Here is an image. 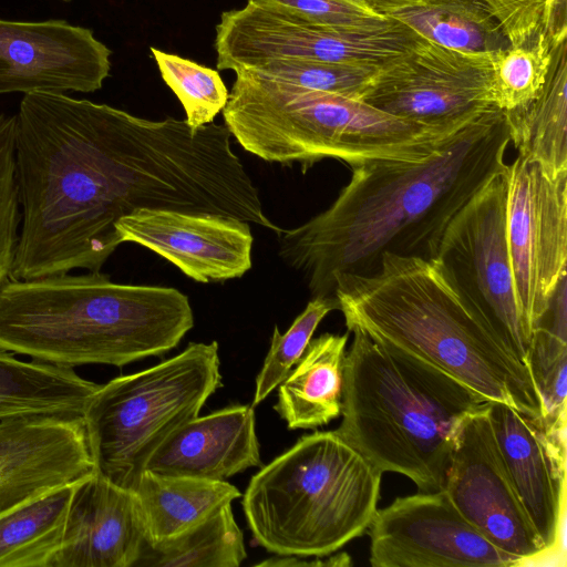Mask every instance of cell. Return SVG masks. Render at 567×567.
<instances>
[{
  "label": "cell",
  "instance_id": "obj_10",
  "mask_svg": "<svg viewBox=\"0 0 567 567\" xmlns=\"http://www.w3.org/2000/svg\"><path fill=\"white\" fill-rule=\"evenodd\" d=\"M422 40L400 22L383 30L336 29L247 1L244 8L221 13L215 49L217 68L234 72L274 60L382 66Z\"/></svg>",
  "mask_w": 567,
  "mask_h": 567
},
{
  "label": "cell",
  "instance_id": "obj_1",
  "mask_svg": "<svg viewBox=\"0 0 567 567\" xmlns=\"http://www.w3.org/2000/svg\"><path fill=\"white\" fill-rule=\"evenodd\" d=\"M14 165L19 240L10 279L99 271L140 208L217 214L276 231L225 124L194 130L65 93L20 102Z\"/></svg>",
  "mask_w": 567,
  "mask_h": 567
},
{
  "label": "cell",
  "instance_id": "obj_36",
  "mask_svg": "<svg viewBox=\"0 0 567 567\" xmlns=\"http://www.w3.org/2000/svg\"><path fill=\"white\" fill-rule=\"evenodd\" d=\"M351 564L350 556L341 553L329 558L315 557L308 560L298 556H277L256 564L260 567H299V566H348Z\"/></svg>",
  "mask_w": 567,
  "mask_h": 567
},
{
  "label": "cell",
  "instance_id": "obj_38",
  "mask_svg": "<svg viewBox=\"0 0 567 567\" xmlns=\"http://www.w3.org/2000/svg\"><path fill=\"white\" fill-rule=\"evenodd\" d=\"M63 1H70V0H63Z\"/></svg>",
  "mask_w": 567,
  "mask_h": 567
},
{
  "label": "cell",
  "instance_id": "obj_26",
  "mask_svg": "<svg viewBox=\"0 0 567 567\" xmlns=\"http://www.w3.org/2000/svg\"><path fill=\"white\" fill-rule=\"evenodd\" d=\"M74 485L0 516V567H49L61 545Z\"/></svg>",
  "mask_w": 567,
  "mask_h": 567
},
{
  "label": "cell",
  "instance_id": "obj_23",
  "mask_svg": "<svg viewBox=\"0 0 567 567\" xmlns=\"http://www.w3.org/2000/svg\"><path fill=\"white\" fill-rule=\"evenodd\" d=\"M348 337L323 333L311 339L296 367L278 385L274 408L288 429H315L341 414Z\"/></svg>",
  "mask_w": 567,
  "mask_h": 567
},
{
  "label": "cell",
  "instance_id": "obj_17",
  "mask_svg": "<svg viewBox=\"0 0 567 567\" xmlns=\"http://www.w3.org/2000/svg\"><path fill=\"white\" fill-rule=\"evenodd\" d=\"M116 229L122 243L146 247L197 282L240 278L252 265L250 225L229 216L140 208Z\"/></svg>",
  "mask_w": 567,
  "mask_h": 567
},
{
  "label": "cell",
  "instance_id": "obj_21",
  "mask_svg": "<svg viewBox=\"0 0 567 567\" xmlns=\"http://www.w3.org/2000/svg\"><path fill=\"white\" fill-rule=\"evenodd\" d=\"M550 64L539 94L524 109L506 113L518 155L550 177L567 173V27L548 30Z\"/></svg>",
  "mask_w": 567,
  "mask_h": 567
},
{
  "label": "cell",
  "instance_id": "obj_19",
  "mask_svg": "<svg viewBox=\"0 0 567 567\" xmlns=\"http://www.w3.org/2000/svg\"><path fill=\"white\" fill-rule=\"evenodd\" d=\"M144 544L133 491L94 471L74 485L61 545L49 567H135Z\"/></svg>",
  "mask_w": 567,
  "mask_h": 567
},
{
  "label": "cell",
  "instance_id": "obj_33",
  "mask_svg": "<svg viewBox=\"0 0 567 567\" xmlns=\"http://www.w3.org/2000/svg\"><path fill=\"white\" fill-rule=\"evenodd\" d=\"M14 126V115L0 113V287L11 277L21 220L16 182Z\"/></svg>",
  "mask_w": 567,
  "mask_h": 567
},
{
  "label": "cell",
  "instance_id": "obj_16",
  "mask_svg": "<svg viewBox=\"0 0 567 567\" xmlns=\"http://www.w3.org/2000/svg\"><path fill=\"white\" fill-rule=\"evenodd\" d=\"M95 471L81 417L0 420V516Z\"/></svg>",
  "mask_w": 567,
  "mask_h": 567
},
{
  "label": "cell",
  "instance_id": "obj_31",
  "mask_svg": "<svg viewBox=\"0 0 567 567\" xmlns=\"http://www.w3.org/2000/svg\"><path fill=\"white\" fill-rule=\"evenodd\" d=\"M379 68L307 60H274L241 71L308 90L359 100Z\"/></svg>",
  "mask_w": 567,
  "mask_h": 567
},
{
  "label": "cell",
  "instance_id": "obj_14",
  "mask_svg": "<svg viewBox=\"0 0 567 567\" xmlns=\"http://www.w3.org/2000/svg\"><path fill=\"white\" fill-rule=\"evenodd\" d=\"M487 403L464 420L442 489L482 535L525 564L547 554L506 470Z\"/></svg>",
  "mask_w": 567,
  "mask_h": 567
},
{
  "label": "cell",
  "instance_id": "obj_28",
  "mask_svg": "<svg viewBox=\"0 0 567 567\" xmlns=\"http://www.w3.org/2000/svg\"><path fill=\"white\" fill-rule=\"evenodd\" d=\"M527 367L540 396L547 424L566 429L567 317L566 289L555 295L549 309L536 323Z\"/></svg>",
  "mask_w": 567,
  "mask_h": 567
},
{
  "label": "cell",
  "instance_id": "obj_3",
  "mask_svg": "<svg viewBox=\"0 0 567 567\" xmlns=\"http://www.w3.org/2000/svg\"><path fill=\"white\" fill-rule=\"evenodd\" d=\"M334 297L348 331L434 367L486 401L543 417L528 367L506 350L436 259L384 254L372 274L339 276Z\"/></svg>",
  "mask_w": 567,
  "mask_h": 567
},
{
  "label": "cell",
  "instance_id": "obj_24",
  "mask_svg": "<svg viewBox=\"0 0 567 567\" xmlns=\"http://www.w3.org/2000/svg\"><path fill=\"white\" fill-rule=\"evenodd\" d=\"M100 385L73 368L19 360L0 349V420L20 415L82 419Z\"/></svg>",
  "mask_w": 567,
  "mask_h": 567
},
{
  "label": "cell",
  "instance_id": "obj_15",
  "mask_svg": "<svg viewBox=\"0 0 567 567\" xmlns=\"http://www.w3.org/2000/svg\"><path fill=\"white\" fill-rule=\"evenodd\" d=\"M111 53L91 29L65 20L0 19V94L95 92L110 75Z\"/></svg>",
  "mask_w": 567,
  "mask_h": 567
},
{
  "label": "cell",
  "instance_id": "obj_13",
  "mask_svg": "<svg viewBox=\"0 0 567 567\" xmlns=\"http://www.w3.org/2000/svg\"><path fill=\"white\" fill-rule=\"evenodd\" d=\"M373 567H509L501 550L455 508L444 489L396 497L367 530Z\"/></svg>",
  "mask_w": 567,
  "mask_h": 567
},
{
  "label": "cell",
  "instance_id": "obj_18",
  "mask_svg": "<svg viewBox=\"0 0 567 567\" xmlns=\"http://www.w3.org/2000/svg\"><path fill=\"white\" fill-rule=\"evenodd\" d=\"M488 416L515 492L546 554L560 544L565 513L566 429L488 401Z\"/></svg>",
  "mask_w": 567,
  "mask_h": 567
},
{
  "label": "cell",
  "instance_id": "obj_12",
  "mask_svg": "<svg viewBox=\"0 0 567 567\" xmlns=\"http://www.w3.org/2000/svg\"><path fill=\"white\" fill-rule=\"evenodd\" d=\"M506 239L516 302L533 334L566 278L567 173L550 177L517 155L507 167Z\"/></svg>",
  "mask_w": 567,
  "mask_h": 567
},
{
  "label": "cell",
  "instance_id": "obj_29",
  "mask_svg": "<svg viewBox=\"0 0 567 567\" xmlns=\"http://www.w3.org/2000/svg\"><path fill=\"white\" fill-rule=\"evenodd\" d=\"M550 42L542 31L522 45L491 53L492 103L512 113L527 106L543 89L550 64Z\"/></svg>",
  "mask_w": 567,
  "mask_h": 567
},
{
  "label": "cell",
  "instance_id": "obj_27",
  "mask_svg": "<svg viewBox=\"0 0 567 567\" xmlns=\"http://www.w3.org/2000/svg\"><path fill=\"white\" fill-rule=\"evenodd\" d=\"M246 556L244 535L229 504L174 539L145 543L135 566L238 567Z\"/></svg>",
  "mask_w": 567,
  "mask_h": 567
},
{
  "label": "cell",
  "instance_id": "obj_22",
  "mask_svg": "<svg viewBox=\"0 0 567 567\" xmlns=\"http://www.w3.org/2000/svg\"><path fill=\"white\" fill-rule=\"evenodd\" d=\"M143 523L145 543L174 539L240 497L226 481L175 476L145 470L132 489Z\"/></svg>",
  "mask_w": 567,
  "mask_h": 567
},
{
  "label": "cell",
  "instance_id": "obj_32",
  "mask_svg": "<svg viewBox=\"0 0 567 567\" xmlns=\"http://www.w3.org/2000/svg\"><path fill=\"white\" fill-rule=\"evenodd\" d=\"M336 309V298L313 297L285 333L275 326L269 350L256 378L254 408L278 388L305 352L321 320Z\"/></svg>",
  "mask_w": 567,
  "mask_h": 567
},
{
  "label": "cell",
  "instance_id": "obj_34",
  "mask_svg": "<svg viewBox=\"0 0 567 567\" xmlns=\"http://www.w3.org/2000/svg\"><path fill=\"white\" fill-rule=\"evenodd\" d=\"M302 21L350 30H383L398 23L354 0H248Z\"/></svg>",
  "mask_w": 567,
  "mask_h": 567
},
{
  "label": "cell",
  "instance_id": "obj_25",
  "mask_svg": "<svg viewBox=\"0 0 567 567\" xmlns=\"http://www.w3.org/2000/svg\"><path fill=\"white\" fill-rule=\"evenodd\" d=\"M386 16L429 41L462 52L493 53L511 45L481 0H429Z\"/></svg>",
  "mask_w": 567,
  "mask_h": 567
},
{
  "label": "cell",
  "instance_id": "obj_2",
  "mask_svg": "<svg viewBox=\"0 0 567 567\" xmlns=\"http://www.w3.org/2000/svg\"><path fill=\"white\" fill-rule=\"evenodd\" d=\"M507 114L492 105L426 158L352 166L336 200L278 233V255L313 297H334L341 275L374 272L384 254L435 259L455 215L507 168Z\"/></svg>",
  "mask_w": 567,
  "mask_h": 567
},
{
  "label": "cell",
  "instance_id": "obj_7",
  "mask_svg": "<svg viewBox=\"0 0 567 567\" xmlns=\"http://www.w3.org/2000/svg\"><path fill=\"white\" fill-rule=\"evenodd\" d=\"M382 474L336 430L303 435L251 477L243 496L248 527L279 556H329L367 533Z\"/></svg>",
  "mask_w": 567,
  "mask_h": 567
},
{
  "label": "cell",
  "instance_id": "obj_37",
  "mask_svg": "<svg viewBox=\"0 0 567 567\" xmlns=\"http://www.w3.org/2000/svg\"><path fill=\"white\" fill-rule=\"evenodd\" d=\"M381 14L421 6L429 0H354Z\"/></svg>",
  "mask_w": 567,
  "mask_h": 567
},
{
  "label": "cell",
  "instance_id": "obj_30",
  "mask_svg": "<svg viewBox=\"0 0 567 567\" xmlns=\"http://www.w3.org/2000/svg\"><path fill=\"white\" fill-rule=\"evenodd\" d=\"M151 52L164 82L182 103L189 126L196 130L214 122L229 96L218 71L154 47Z\"/></svg>",
  "mask_w": 567,
  "mask_h": 567
},
{
  "label": "cell",
  "instance_id": "obj_8",
  "mask_svg": "<svg viewBox=\"0 0 567 567\" xmlns=\"http://www.w3.org/2000/svg\"><path fill=\"white\" fill-rule=\"evenodd\" d=\"M220 385L216 341L189 343L156 365L100 385L82 417L95 472L132 491L154 452L199 415Z\"/></svg>",
  "mask_w": 567,
  "mask_h": 567
},
{
  "label": "cell",
  "instance_id": "obj_9",
  "mask_svg": "<svg viewBox=\"0 0 567 567\" xmlns=\"http://www.w3.org/2000/svg\"><path fill=\"white\" fill-rule=\"evenodd\" d=\"M506 194L507 168L455 215L435 259L506 350L527 365L532 333L515 298L506 239Z\"/></svg>",
  "mask_w": 567,
  "mask_h": 567
},
{
  "label": "cell",
  "instance_id": "obj_11",
  "mask_svg": "<svg viewBox=\"0 0 567 567\" xmlns=\"http://www.w3.org/2000/svg\"><path fill=\"white\" fill-rule=\"evenodd\" d=\"M491 53L423 39L379 68L360 101L403 121L452 134L492 105Z\"/></svg>",
  "mask_w": 567,
  "mask_h": 567
},
{
  "label": "cell",
  "instance_id": "obj_20",
  "mask_svg": "<svg viewBox=\"0 0 567 567\" xmlns=\"http://www.w3.org/2000/svg\"><path fill=\"white\" fill-rule=\"evenodd\" d=\"M261 465L252 405H231L192 419L151 456L145 470L212 481Z\"/></svg>",
  "mask_w": 567,
  "mask_h": 567
},
{
  "label": "cell",
  "instance_id": "obj_5",
  "mask_svg": "<svg viewBox=\"0 0 567 567\" xmlns=\"http://www.w3.org/2000/svg\"><path fill=\"white\" fill-rule=\"evenodd\" d=\"M346 353L336 432L382 473L443 488L464 420L488 401L451 375L359 330Z\"/></svg>",
  "mask_w": 567,
  "mask_h": 567
},
{
  "label": "cell",
  "instance_id": "obj_6",
  "mask_svg": "<svg viewBox=\"0 0 567 567\" xmlns=\"http://www.w3.org/2000/svg\"><path fill=\"white\" fill-rule=\"evenodd\" d=\"M221 112L224 124L244 150L266 162H297L302 171L323 158L351 167L372 161L417 162L451 135L403 121L358 99L248 71L236 72Z\"/></svg>",
  "mask_w": 567,
  "mask_h": 567
},
{
  "label": "cell",
  "instance_id": "obj_35",
  "mask_svg": "<svg viewBox=\"0 0 567 567\" xmlns=\"http://www.w3.org/2000/svg\"><path fill=\"white\" fill-rule=\"evenodd\" d=\"M501 25L512 47L548 31L565 0H481Z\"/></svg>",
  "mask_w": 567,
  "mask_h": 567
},
{
  "label": "cell",
  "instance_id": "obj_4",
  "mask_svg": "<svg viewBox=\"0 0 567 567\" xmlns=\"http://www.w3.org/2000/svg\"><path fill=\"white\" fill-rule=\"evenodd\" d=\"M193 326L182 291L115 284L100 270L0 287V349L60 367H123L158 357Z\"/></svg>",
  "mask_w": 567,
  "mask_h": 567
}]
</instances>
